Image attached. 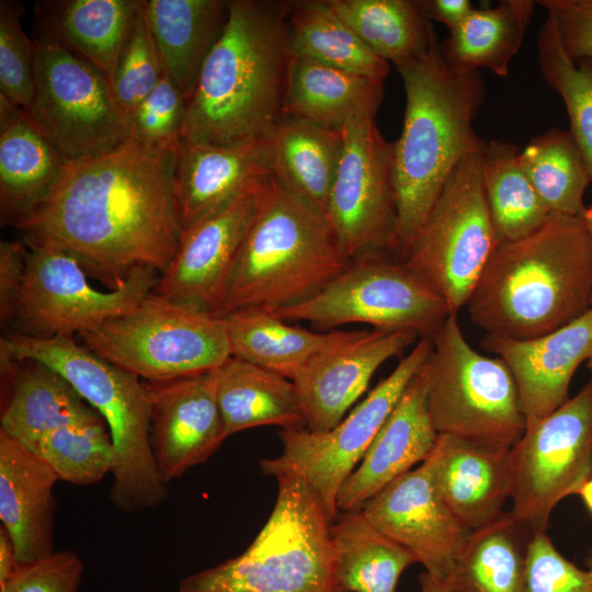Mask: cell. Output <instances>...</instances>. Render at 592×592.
<instances>
[{"mask_svg":"<svg viewBox=\"0 0 592 592\" xmlns=\"http://www.w3.org/2000/svg\"><path fill=\"white\" fill-rule=\"evenodd\" d=\"M178 146L130 138L107 152L67 161L47 195L14 227L29 243L71 254L110 289L140 267L161 274L183 232L174 181Z\"/></svg>","mask_w":592,"mask_h":592,"instance_id":"cell-1","label":"cell"},{"mask_svg":"<svg viewBox=\"0 0 592 592\" xmlns=\"http://www.w3.org/2000/svg\"><path fill=\"white\" fill-rule=\"evenodd\" d=\"M289 58L287 1L230 0L225 30L186 100L181 138H266L283 116Z\"/></svg>","mask_w":592,"mask_h":592,"instance_id":"cell-2","label":"cell"},{"mask_svg":"<svg viewBox=\"0 0 592 592\" xmlns=\"http://www.w3.org/2000/svg\"><path fill=\"white\" fill-rule=\"evenodd\" d=\"M397 70L406 93L401 134L392 143L401 260L453 171L485 149L487 143L475 132L474 119L486 87L479 70L446 57L437 36L425 55Z\"/></svg>","mask_w":592,"mask_h":592,"instance_id":"cell-3","label":"cell"},{"mask_svg":"<svg viewBox=\"0 0 592 592\" xmlns=\"http://www.w3.org/2000/svg\"><path fill=\"white\" fill-rule=\"evenodd\" d=\"M486 334L530 340L592 307V238L582 217L551 214L519 240L498 243L467 303Z\"/></svg>","mask_w":592,"mask_h":592,"instance_id":"cell-4","label":"cell"},{"mask_svg":"<svg viewBox=\"0 0 592 592\" xmlns=\"http://www.w3.org/2000/svg\"><path fill=\"white\" fill-rule=\"evenodd\" d=\"M350 263L327 219L271 174L213 316L298 304Z\"/></svg>","mask_w":592,"mask_h":592,"instance_id":"cell-5","label":"cell"},{"mask_svg":"<svg viewBox=\"0 0 592 592\" xmlns=\"http://www.w3.org/2000/svg\"><path fill=\"white\" fill-rule=\"evenodd\" d=\"M33 360L59 373L104 420L115 451L111 498L119 510L152 508L167 497L150 439L145 380L109 363L73 338L36 339L9 333L0 364Z\"/></svg>","mask_w":592,"mask_h":592,"instance_id":"cell-6","label":"cell"},{"mask_svg":"<svg viewBox=\"0 0 592 592\" xmlns=\"http://www.w3.org/2000/svg\"><path fill=\"white\" fill-rule=\"evenodd\" d=\"M273 510L239 556L184 578L179 592H342L332 520L298 475L281 473Z\"/></svg>","mask_w":592,"mask_h":592,"instance_id":"cell-7","label":"cell"},{"mask_svg":"<svg viewBox=\"0 0 592 592\" xmlns=\"http://www.w3.org/2000/svg\"><path fill=\"white\" fill-rule=\"evenodd\" d=\"M423 369L426 405L439 434H451L511 448L525 433L514 377L500 357L476 351L457 314L431 339Z\"/></svg>","mask_w":592,"mask_h":592,"instance_id":"cell-8","label":"cell"},{"mask_svg":"<svg viewBox=\"0 0 592 592\" xmlns=\"http://www.w3.org/2000/svg\"><path fill=\"white\" fill-rule=\"evenodd\" d=\"M78 335L92 353L145 382L209 373L231 357L223 318L152 294Z\"/></svg>","mask_w":592,"mask_h":592,"instance_id":"cell-9","label":"cell"},{"mask_svg":"<svg viewBox=\"0 0 592 592\" xmlns=\"http://www.w3.org/2000/svg\"><path fill=\"white\" fill-rule=\"evenodd\" d=\"M481 153L468 156L453 171L401 258L452 314L467 305L498 246L483 191Z\"/></svg>","mask_w":592,"mask_h":592,"instance_id":"cell-10","label":"cell"},{"mask_svg":"<svg viewBox=\"0 0 592 592\" xmlns=\"http://www.w3.org/2000/svg\"><path fill=\"white\" fill-rule=\"evenodd\" d=\"M25 112L66 161L130 139L109 78L47 31L35 42L34 95Z\"/></svg>","mask_w":592,"mask_h":592,"instance_id":"cell-11","label":"cell"},{"mask_svg":"<svg viewBox=\"0 0 592 592\" xmlns=\"http://www.w3.org/2000/svg\"><path fill=\"white\" fill-rule=\"evenodd\" d=\"M269 311L325 329L364 323L379 330H410L426 339L452 314L403 261L389 254L353 261L307 299Z\"/></svg>","mask_w":592,"mask_h":592,"instance_id":"cell-12","label":"cell"},{"mask_svg":"<svg viewBox=\"0 0 592 592\" xmlns=\"http://www.w3.org/2000/svg\"><path fill=\"white\" fill-rule=\"evenodd\" d=\"M432 348L431 339L420 338L395 369L331 430H281L283 451L278 457L261 459L262 471L273 477L281 473L300 476L334 521L340 487L362 460Z\"/></svg>","mask_w":592,"mask_h":592,"instance_id":"cell-13","label":"cell"},{"mask_svg":"<svg viewBox=\"0 0 592 592\" xmlns=\"http://www.w3.org/2000/svg\"><path fill=\"white\" fill-rule=\"evenodd\" d=\"M510 514L546 532L557 504L592 478V378L510 448Z\"/></svg>","mask_w":592,"mask_h":592,"instance_id":"cell-14","label":"cell"},{"mask_svg":"<svg viewBox=\"0 0 592 592\" xmlns=\"http://www.w3.org/2000/svg\"><path fill=\"white\" fill-rule=\"evenodd\" d=\"M160 273L140 267L117 287H93L79 261L48 246L29 243L16 318L11 333L36 339L73 338L122 316L151 294Z\"/></svg>","mask_w":592,"mask_h":592,"instance_id":"cell-15","label":"cell"},{"mask_svg":"<svg viewBox=\"0 0 592 592\" xmlns=\"http://www.w3.org/2000/svg\"><path fill=\"white\" fill-rule=\"evenodd\" d=\"M342 149L326 219L353 262L398 253V212L392 179V143L375 116L354 118L342 128Z\"/></svg>","mask_w":592,"mask_h":592,"instance_id":"cell-16","label":"cell"},{"mask_svg":"<svg viewBox=\"0 0 592 592\" xmlns=\"http://www.w3.org/2000/svg\"><path fill=\"white\" fill-rule=\"evenodd\" d=\"M270 175L182 232L151 294L213 316Z\"/></svg>","mask_w":592,"mask_h":592,"instance_id":"cell-17","label":"cell"},{"mask_svg":"<svg viewBox=\"0 0 592 592\" xmlns=\"http://www.w3.org/2000/svg\"><path fill=\"white\" fill-rule=\"evenodd\" d=\"M362 511L379 531L408 548L434 581L448 585L470 532L442 500L429 458L388 483Z\"/></svg>","mask_w":592,"mask_h":592,"instance_id":"cell-18","label":"cell"},{"mask_svg":"<svg viewBox=\"0 0 592 592\" xmlns=\"http://www.w3.org/2000/svg\"><path fill=\"white\" fill-rule=\"evenodd\" d=\"M418 338L410 330L353 331L315 356L292 380L306 429L325 432L334 428L366 390L375 372Z\"/></svg>","mask_w":592,"mask_h":592,"instance_id":"cell-19","label":"cell"},{"mask_svg":"<svg viewBox=\"0 0 592 592\" xmlns=\"http://www.w3.org/2000/svg\"><path fill=\"white\" fill-rule=\"evenodd\" d=\"M150 397V439L167 483L206 462L227 437L215 371L164 382H145Z\"/></svg>","mask_w":592,"mask_h":592,"instance_id":"cell-20","label":"cell"},{"mask_svg":"<svg viewBox=\"0 0 592 592\" xmlns=\"http://www.w3.org/2000/svg\"><path fill=\"white\" fill-rule=\"evenodd\" d=\"M480 346L510 368L526 428L539 422L569 398L577 368L592 351V307L578 319L530 340L486 334Z\"/></svg>","mask_w":592,"mask_h":592,"instance_id":"cell-21","label":"cell"},{"mask_svg":"<svg viewBox=\"0 0 592 592\" xmlns=\"http://www.w3.org/2000/svg\"><path fill=\"white\" fill-rule=\"evenodd\" d=\"M437 439L439 432L426 405L422 367L372 441L358 467L340 487L338 512L362 510L388 483L426 460Z\"/></svg>","mask_w":592,"mask_h":592,"instance_id":"cell-22","label":"cell"},{"mask_svg":"<svg viewBox=\"0 0 592 592\" xmlns=\"http://www.w3.org/2000/svg\"><path fill=\"white\" fill-rule=\"evenodd\" d=\"M436 489L469 532L499 517L511 497L510 448L439 434L429 456Z\"/></svg>","mask_w":592,"mask_h":592,"instance_id":"cell-23","label":"cell"},{"mask_svg":"<svg viewBox=\"0 0 592 592\" xmlns=\"http://www.w3.org/2000/svg\"><path fill=\"white\" fill-rule=\"evenodd\" d=\"M267 175V137L230 145L181 138L174 181L183 230L224 206L252 181Z\"/></svg>","mask_w":592,"mask_h":592,"instance_id":"cell-24","label":"cell"},{"mask_svg":"<svg viewBox=\"0 0 592 592\" xmlns=\"http://www.w3.org/2000/svg\"><path fill=\"white\" fill-rule=\"evenodd\" d=\"M60 480L33 451L0 431V520L19 565L53 550V489Z\"/></svg>","mask_w":592,"mask_h":592,"instance_id":"cell-25","label":"cell"},{"mask_svg":"<svg viewBox=\"0 0 592 592\" xmlns=\"http://www.w3.org/2000/svg\"><path fill=\"white\" fill-rule=\"evenodd\" d=\"M230 0H139L163 72L191 95L227 24Z\"/></svg>","mask_w":592,"mask_h":592,"instance_id":"cell-26","label":"cell"},{"mask_svg":"<svg viewBox=\"0 0 592 592\" xmlns=\"http://www.w3.org/2000/svg\"><path fill=\"white\" fill-rule=\"evenodd\" d=\"M66 162L26 112L0 93L1 223L15 226L47 195Z\"/></svg>","mask_w":592,"mask_h":592,"instance_id":"cell-27","label":"cell"},{"mask_svg":"<svg viewBox=\"0 0 592 592\" xmlns=\"http://www.w3.org/2000/svg\"><path fill=\"white\" fill-rule=\"evenodd\" d=\"M1 372L12 384L0 431L27 448L55 430L102 419L68 380L39 362L4 363Z\"/></svg>","mask_w":592,"mask_h":592,"instance_id":"cell-28","label":"cell"},{"mask_svg":"<svg viewBox=\"0 0 592 592\" xmlns=\"http://www.w3.org/2000/svg\"><path fill=\"white\" fill-rule=\"evenodd\" d=\"M384 98V80L291 56L282 117L341 129L363 116H375Z\"/></svg>","mask_w":592,"mask_h":592,"instance_id":"cell-29","label":"cell"},{"mask_svg":"<svg viewBox=\"0 0 592 592\" xmlns=\"http://www.w3.org/2000/svg\"><path fill=\"white\" fill-rule=\"evenodd\" d=\"M267 143L272 177L325 217L341 156V129L282 117Z\"/></svg>","mask_w":592,"mask_h":592,"instance_id":"cell-30","label":"cell"},{"mask_svg":"<svg viewBox=\"0 0 592 592\" xmlns=\"http://www.w3.org/2000/svg\"><path fill=\"white\" fill-rule=\"evenodd\" d=\"M217 399L227 437L240 431L277 425L306 429L294 383L276 373L237 357L215 369Z\"/></svg>","mask_w":592,"mask_h":592,"instance_id":"cell-31","label":"cell"},{"mask_svg":"<svg viewBox=\"0 0 592 592\" xmlns=\"http://www.w3.org/2000/svg\"><path fill=\"white\" fill-rule=\"evenodd\" d=\"M231 356L291 380L318 354L353 331H310L287 323L266 309L246 308L223 317Z\"/></svg>","mask_w":592,"mask_h":592,"instance_id":"cell-32","label":"cell"},{"mask_svg":"<svg viewBox=\"0 0 592 592\" xmlns=\"http://www.w3.org/2000/svg\"><path fill=\"white\" fill-rule=\"evenodd\" d=\"M534 534L509 511L471 531L455 563L451 592H525Z\"/></svg>","mask_w":592,"mask_h":592,"instance_id":"cell-33","label":"cell"},{"mask_svg":"<svg viewBox=\"0 0 592 592\" xmlns=\"http://www.w3.org/2000/svg\"><path fill=\"white\" fill-rule=\"evenodd\" d=\"M335 578L342 592H396L414 555L379 531L362 510L338 512L331 524Z\"/></svg>","mask_w":592,"mask_h":592,"instance_id":"cell-34","label":"cell"},{"mask_svg":"<svg viewBox=\"0 0 592 592\" xmlns=\"http://www.w3.org/2000/svg\"><path fill=\"white\" fill-rule=\"evenodd\" d=\"M382 59L397 69L430 49L436 33L419 0H325Z\"/></svg>","mask_w":592,"mask_h":592,"instance_id":"cell-35","label":"cell"},{"mask_svg":"<svg viewBox=\"0 0 592 592\" xmlns=\"http://www.w3.org/2000/svg\"><path fill=\"white\" fill-rule=\"evenodd\" d=\"M138 7L139 0L57 2L46 31L112 81Z\"/></svg>","mask_w":592,"mask_h":592,"instance_id":"cell-36","label":"cell"},{"mask_svg":"<svg viewBox=\"0 0 592 592\" xmlns=\"http://www.w3.org/2000/svg\"><path fill=\"white\" fill-rule=\"evenodd\" d=\"M287 19L291 56L385 81L391 65L372 52L325 0L287 1Z\"/></svg>","mask_w":592,"mask_h":592,"instance_id":"cell-37","label":"cell"},{"mask_svg":"<svg viewBox=\"0 0 592 592\" xmlns=\"http://www.w3.org/2000/svg\"><path fill=\"white\" fill-rule=\"evenodd\" d=\"M536 1L501 0L496 7L474 9L442 42L455 65L508 77L531 23Z\"/></svg>","mask_w":592,"mask_h":592,"instance_id":"cell-38","label":"cell"},{"mask_svg":"<svg viewBox=\"0 0 592 592\" xmlns=\"http://www.w3.org/2000/svg\"><path fill=\"white\" fill-rule=\"evenodd\" d=\"M522 148L491 140L481 153L483 191L498 243L524 238L551 215L521 168Z\"/></svg>","mask_w":592,"mask_h":592,"instance_id":"cell-39","label":"cell"},{"mask_svg":"<svg viewBox=\"0 0 592 592\" xmlns=\"http://www.w3.org/2000/svg\"><path fill=\"white\" fill-rule=\"evenodd\" d=\"M519 160L550 214L583 216V195L592 179L569 130L555 127L532 137Z\"/></svg>","mask_w":592,"mask_h":592,"instance_id":"cell-40","label":"cell"},{"mask_svg":"<svg viewBox=\"0 0 592 592\" xmlns=\"http://www.w3.org/2000/svg\"><path fill=\"white\" fill-rule=\"evenodd\" d=\"M538 67L545 82L563 101L570 128L592 179V61L574 62L550 14L537 36Z\"/></svg>","mask_w":592,"mask_h":592,"instance_id":"cell-41","label":"cell"},{"mask_svg":"<svg viewBox=\"0 0 592 592\" xmlns=\"http://www.w3.org/2000/svg\"><path fill=\"white\" fill-rule=\"evenodd\" d=\"M60 480L87 486L113 473L115 451L103 419L55 430L31 448Z\"/></svg>","mask_w":592,"mask_h":592,"instance_id":"cell-42","label":"cell"},{"mask_svg":"<svg viewBox=\"0 0 592 592\" xmlns=\"http://www.w3.org/2000/svg\"><path fill=\"white\" fill-rule=\"evenodd\" d=\"M22 3L0 1V93L27 111L35 87V42L25 34Z\"/></svg>","mask_w":592,"mask_h":592,"instance_id":"cell-43","label":"cell"},{"mask_svg":"<svg viewBox=\"0 0 592 592\" xmlns=\"http://www.w3.org/2000/svg\"><path fill=\"white\" fill-rule=\"evenodd\" d=\"M162 75L163 69L139 5L111 81L115 101L127 118L155 89Z\"/></svg>","mask_w":592,"mask_h":592,"instance_id":"cell-44","label":"cell"},{"mask_svg":"<svg viewBox=\"0 0 592 592\" xmlns=\"http://www.w3.org/2000/svg\"><path fill=\"white\" fill-rule=\"evenodd\" d=\"M185 105L181 90L163 72L155 89L129 115L130 138L151 147L178 145Z\"/></svg>","mask_w":592,"mask_h":592,"instance_id":"cell-45","label":"cell"},{"mask_svg":"<svg viewBox=\"0 0 592 592\" xmlns=\"http://www.w3.org/2000/svg\"><path fill=\"white\" fill-rule=\"evenodd\" d=\"M525 592H592V573L565 558L546 532L535 533L528 546Z\"/></svg>","mask_w":592,"mask_h":592,"instance_id":"cell-46","label":"cell"},{"mask_svg":"<svg viewBox=\"0 0 592 592\" xmlns=\"http://www.w3.org/2000/svg\"><path fill=\"white\" fill-rule=\"evenodd\" d=\"M82 560L72 551H54L30 563L19 565L0 592H78Z\"/></svg>","mask_w":592,"mask_h":592,"instance_id":"cell-47","label":"cell"},{"mask_svg":"<svg viewBox=\"0 0 592 592\" xmlns=\"http://www.w3.org/2000/svg\"><path fill=\"white\" fill-rule=\"evenodd\" d=\"M536 3L554 18L571 59L592 61V0H538Z\"/></svg>","mask_w":592,"mask_h":592,"instance_id":"cell-48","label":"cell"},{"mask_svg":"<svg viewBox=\"0 0 592 592\" xmlns=\"http://www.w3.org/2000/svg\"><path fill=\"white\" fill-rule=\"evenodd\" d=\"M29 247L16 240L0 242V323L12 328L24 284Z\"/></svg>","mask_w":592,"mask_h":592,"instance_id":"cell-49","label":"cell"},{"mask_svg":"<svg viewBox=\"0 0 592 592\" xmlns=\"http://www.w3.org/2000/svg\"><path fill=\"white\" fill-rule=\"evenodd\" d=\"M419 4L430 21L444 24L449 32L475 9L469 0H419Z\"/></svg>","mask_w":592,"mask_h":592,"instance_id":"cell-50","label":"cell"},{"mask_svg":"<svg viewBox=\"0 0 592 592\" xmlns=\"http://www.w3.org/2000/svg\"><path fill=\"white\" fill-rule=\"evenodd\" d=\"M19 563L11 538L1 526L0 530V588L3 587L16 570Z\"/></svg>","mask_w":592,"mask_h":592,"instance_id":"cell-51","label":"cell"},{"mask_svg":"<svg viewBox=\"0 0 592 592\" xmlns=\"http://www.w3.org/2000/svg\"><path fill=\"white\" fill-rule=\"evenodd\" d=\"M421 592H451L448 585L434 581L426 572L420 576Z\"/></svg>","mask_w":592,"mask_h":592,"instance_id":"cell-52","label":"cell"},{"mask_svg":"<svg viewBox=\"0 0 592 592\" xmlns=\"http://www.w3.org/2000/svg\"><path fill=\"white\" fill-rule=\"evenodd\" d=\"M578 494L581 497L587 510L592 515V478L581 487Z\"/></svg>","mask_w":592,"mask_h":592,"instance_id":"cell-53","label":"cell"},{"mask_svg":"<svg viewBox=\"0 0 592 592\" xmlns=\"http://www.w3.org/2000/svg\"><path fill=\"white\" fill-rule=\"evenodd\" d=\"M582 219H583V221L585 224V227H587V229H588V231H589V234H590V236L592 238V206L585 208V212H584V214L582 216Z\"/></svg>","mask_w":592,"mask_h":592,"instance_id":"cell-54","label":"cell"},{"mask_svg":"<svg viewBox=\"0 0 592 592\" xmlns=\"http://www.w3.org/2000/svg\"><path fill=\"white\" fill-rule=\"evenodd\" d=\"M585 567L592 573V550L589 553V555L585 558Z\"/></svg>","mask_w":592,"mask_h":592,"instance_id":"cell-55","label":"cell"},{"mask_svg":"<svg viewBox=\"0 0 592 592\" xmlns=\"http://www.w3.org/2000/svg\"><path fill=\"white\" fill-rule=\"evenodd\" d=\"M587 365H588V367H589V369H590V372H591V374H592V351H591V353H590L589 358L587 360ZM591 378H592V377H591Z\"/></svg>","mask_w":592,"mask_h":592,"instance_id":"cell-56","label":"cell"}]
</instances>
